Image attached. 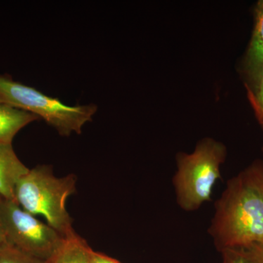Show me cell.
<instances>
[{"instance_id": "7", "label": "cell", "mask_w": 263, "mask_h": 263, "mask_svg": "<svg viewBox=\"0 0 263 263\" xmlns=\"http://www.w3.org/2000/svg\"><path fill=\"white\" fill-rule=\"evenodd\" d=\"M263 65V0L254 10V27L252 39L246 53L245 70L251 82L257 79Z\"/></svg>"}, {"instance_id": "5", "label": "cell", "mask_w": 263, "mask_h": 263, "mask_svg": "<svg viewBox=\"0 0 263 263\" xmlns=\"http://www.w3.org/2000/svg\"><path fill=\"white\" fill-rule=\"evenodd\" d=\"M0 220L5 241L41 260L47 261L65 239L56 230L38 220L16 202L2 197Z\"/></svg>"}, {"instance_id": "13", "label": "cell", "mask_w": 263, "mask_h": 263, "mask_svg": "<svg viewBox=\"0 0 263 263\" xmlns=\"http://www.w3.org/2000/svg\"><path fill=\"white\" fill-rule=\"evenodd\" d=\"M89 259L91 263H122L106 254L95 252L91 248L89 250Z\"/></svg>"}, {"instance_id": "6", "label": "cell", "mask_w": 263, "mask_h": 263, "mask_svg": "<svg viewBox=\"0 0 263 263\" xmlns=\"http://www.w3.org/2000/svg\"><path fill=\"white\" fill-rule=\"evenodd\" d=\"M29 170L19 160L13 145H0V197L15 201V186Z\"/></svg>"}, {"instance_id": "11", "label": "cell", "mask_w": 263, "mask_h": 263, "mask_svg": "<svg viewBox=\"0 0 263 263\" xmlns=\"http://www.w3.org/2000/svg\"><path fill=\"white\" fill-rule=\"evenodd\" d=\"M252 84L250 86L246 85L247 95L257 120L263 129V65L258 76Z\"/></svg>"}, {"instance_id": "8", "label": "cell", "mask_w": 263, "mask_h": 263, "mask_svg": "<svg viewBox=\"0 0 263 263\" xmlns=\"http://www.w3.org/2000/svg\"><path fill=\"white\" fill-rule=\"evenodd\" d=\"M40 118L0 102V145H12L21 129Z\"/></svg>"}, {"instance_id": "2", "label": "cell", "mask_w": 263, "mask_h": 263, "mask_svg": "<svg viewBox=\"0 0 263 263\" xmlns=\"http://www.w3.org/2000/svg\"><path fill=\"white\" fill-rule=\"evenodd\" d=\"M76 177H56L51 166L41 164L29 169L15 189V202L34 216H42L48 226L64 238L76 234L66 201L76 192Z\"/></svg>"}, {"instance_id": "3", "label": "cell", "mask_w": 263, "mask_h": 263, "mask_svg": "<svg viewBox=\"0 0 263 263\" xmlns=\"http://www.w3.org/2000/svg\"><path fill=\"white\" fill-rule=\"evenodd\" d=\"M226 155L222 143L207 138L197 144L193 153L178 155L173 183L181 209L194 212L212 200L213 189L221 179L220 166Z\"/></svg>"}, {"instance_id": "1", "label": "cell", "mask_w": 263, "mask_h": 263, "mask_svg": "<svg viewBox=\"0 0 263 263\" xmlns=\"http://www.w3.org/2000/svg\"><path fill=\"white\" fill-rule=\"evenodd\" d=\"M209 234L218 251L263 243V161L257 160L227 183L215 202Z\"/></svg>"}, {"instance_id": "4", "label": "cell", "mask_w": 263, "mask_h": 263, "mask_svg": "<svg viewBox=\"0 0 263 263\" xmlns=\"http://www.w3.org/2000/svg\"><path fill=\"white\" fill-rule=\"evenodd\" d=\"M0 102L37 116L65 137L72 133L81 134L84 124L92 121L98 110L92 103L69 106L59 99L15 81L11 76L1 74Z\"/></svg>"}, {"instance_id": "14", "label": "cell", "mask_w": 263, "mask_h": 263, "mask_svg": "<svg viewBox=\"0 0 263 263\" xmlns=\"http://www.w3.org/2000/svg\"><path fill=\"white\" fill-rule=\"evenodd\" d=\"M5 242L4 231H3V226H2L1 220H0V245H3Z\"/></svg>"}, {"instance_id": "10", "label": "cell", "mask_w": 263, "mask_h": 263, "mask_svg": "<svg viewBox=\"0 0 263 263\" xmlns=\"http://www.w3.org/2000/svg\"><path fill=\"white\" fill-rule=\"evenodd\" d=\"M220 252L222 263H263V243L230 247Z\"/></svg>"}, {"instance_id": "9", "label": "cell", "mask_w": 263, "mask_h": 263, "mask_svg": "<svg viewBox=\"0 0 263 263\" xmlns=\"http://www.w3.org/2000/svg\"><path fill=\"white\" fill-rule=\"evenodd\" d=\"M91 247L77 233L65 238L46 263H91Z\"/></svg>"}, {"instance_id": "12", "label": "cell", "mask_w": 263, "mask_h": 263, "mask_svg": "<svg viewBox=\"0 0 263 263\" xmlns=\"http://www.w3.org/2000/svg\"><path fill=\"white\" fill-rule=\"evenodd\" d=\"M0 263H46L5 241L0 245Z\"/></svg>"}, {"instance_id": "15", "label": "cell", "mask_w": 263, "mask_h": 263, "mask_svg": "<svg viewBox=\"0 0 263 263\" xmlns=\"http://www.w3.org/2000/svg\"><path fill=\"white\" fill-rule=\"evenodd\" d=\"M262 151H263V147H262Z\"/></svg>"}]
</instances>
